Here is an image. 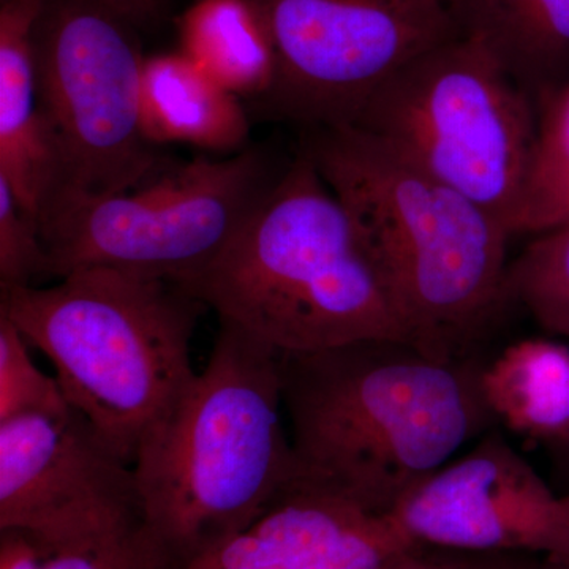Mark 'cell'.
Instances as JSON below:
<instances>
[{
  "mask_svg": "<svg viewBox=\"0 0 569 569\" xmlns=\"http://www.w3.org/2000/svg\"><path fill=\"white\" fill-rule=\"evenodd\" d=\"M470 358L403 340L280 353L299 473L372 516L396 505L496 425Z\"/></svg>",
  "mask_w": 569,
  "mask_h": 569,
  "instance_id": "1",
  "label": "cell"
},
{
  "mask_svg": "<svg viewBox=\"0 0 569 569\" xmlns=\"http://www.w3.org/2000/svg\"><path fill=\"white\" fill-rule=\"evenodd\" d=\"M301 151L350 216L407 342L467 358L507 305L503 224L355 127L306 130Z\"/></svg>",
  "mask_w": 569,
  "mask_h": 569,
  "instance_id": "2",
  "label": "cell"
},
{
  "mask_svg": "<svg viewBox=\"0 0 569 569\" xmlns=\"http://www.w3.org/2000/svg\"><path fill=\"white\" fill-rule=\"evenodd\" d=\"M280 353L220 323L208 365L134 459L142 523L176 569L252 526L299 475Z\"/></svg>",
  "mask_w": 569,
  "mask_h": 569,
  "instance_id": "3",
  "label": "cell"
},
{
  "mask_svg": "<svg viewBox=\"0 0 569 569\" xmlns=\"http://www.w3.org/2000/svg\"><path fill=\"white\" fill-rule=\"evenodd\" d=\"M174 284L283 355L407 342L350 216L305 151L223 252Z\"/></svg>",
  "mask_w": 569,
  "mask_h": 569,
  "instance_id": "4",
  "label": "cell"
},
{
  "mask_svg": "<svg viewBox=\"0 0 569 569\" xmlns=\"http://www.w3.org/2000/svg\"><path fill=\"white\" fill-rule=\"evenodd\" d=\"M203 309L170 280L114 268L0 291V313L50 359L70 407L132 467L197 377L190 343Z\"/></svg>",
  "mask_w": 569,
  "mask_h": 569,
  "instance_id": "5",
  "label": "cell"
},
{
  "mask_svg": "<svg viewBox=\"0 0 569 569\" xmlns=\"http://www.w3.org/2000/svg\"><path fill=\"white\" fill-rule=\"evenodd\" d=\"M348 127L456 190L519 234L538 144V108L478 41L422 52Z\"/></svg>",
  "mask_w": 569,
  "mask_h": 569,
  "instance_id": "6",
  "label": "cell"
},
{
  "mask_svg": "<svg viewBox=\"0 0 569 569\" xmlns=\"http://www.w3.org/2000/svg\"><path fill=\"white\" fill-rule=\"evenodd\" d=\"M277 178L257 149L168 164L148 181L51 209L41 241L56 279L114 268L179 282L216 260Z\"/></svg>",
  "mask_w": 569,
  "mask_h": 569,
  "instance_id": "7",
  "label": "cell"
},
{
  "mask_svg": "<svg viewBox=\"0 0 569 569\" xmlns=\"http://www.w3.org/2000/svg\"><path fill=\"white\" fill-rule=\"evenodd\" d=\"M41 114L54 160L51 209L126 192L164 170L141 127L140 50L129 24L86 0H48L36 33Z\"/></svg>",
  "mask_w": 569,
  "mask_h": 569,
  "instance_id": "8",
  "label": "cell"
},
{
  "mask_svg": "<svg viewBox=\"0 0 569 569\" xmlns=\"http://www.w3.org/2000/svg\"><path fill=\"white\" fill-rule=\"evenodd\" d=\"M276 52L263 102L305 126H350L422 52L459 37L443 0H257Z\"/></svg>",
  "mask_w": 569,
  "mask_h": 569,
  "instance_id": "9",
  "label": "cell"
},
{
  "mask_svg": "<svg viewBox=\"0 0 569 569\" xmlns=\"http://www.w3.org/2000/svg\"><path fill=\"white\" fill-rule=\"evenodd\" d=\"M141 526L133 467L80 411L0 422V531L26 535L50 557Z\"/></svg>",
  "mask_w": 569,
  "mask_h": 569,
  "instance_id": "10",
  "label": "cell"
},
{
  "mask_svg": "<svg viewBox=\"0 0 569 569\" xmlns=\"http://www.w3.org/2000/svg\"><path fill=\"white\" fill-rule=\"evenodd\" d=\"M388 518L411 545L569 559L563 500L497 433L419 482Z\"/></svg>",
  "mask_w": 569,
  "mask_h": 569,
  "instance_id": "11",
  "label": "cell"
},
{
  "mask_svg": "<svg viewBox=\"0 0 569 569\" xmlns=\"http://www.w3.org/2000/svg\"><path fill=\"white\" fill-rule=\"evenodd\" d=\"M47 6L2 0L0 7V178L39 227L54 183L37 80L36 33Z\"/></svg>",
  "mask_w": 569,
  "mask_h": 569,
  "instance_id": "12",
  "label": "cell"
},
{
  "mask_svg": "<svg viewBox=\"0 0 569 569\" xmlns=\"http://www.w3.org/2000/svg\"><path fill=\"white\" fill-rule=\"evenodd\" d=\"M462 37L478 41L539 104L569 82V0H443Z\"/></svg>",
  "mask_w": 569,
  "mask_h": 569,
  "instance_id": "13",
  "label": "cell"
},
{
  "mask_svg": "<svg viewBox=\"0 0 569 569\" xmlns=\"http://www.w3.org/2000/svg\"><path fill=\"white\" fill-rule=\"evenodd\" d=\"M141 127L151 144H189L233 156L244 151L250 126L241 100L183 52L144 58Z\"/></svg>",
  "mask_w": 569,
  "mask_h": 569,
  "instance_id": "14",
  "label": "cell"
},
{
  "mask_svg": "<svg viewBox=\"0 0 569 569\" xmlns=\"http://www.w3.org/2000/svg\"><path fill=\"white\" fill-rule=\"evenodd\" d=\"M482 392L493 418L512 432L563 447L569 440V348L526 339L482 366Z\"/></svg>",
  "mask_w": 569,
  "mask_h": 569,
  "instance_id": "15",
  "label": "cell"
},
{
  "mask_svg": "<svg viewBox=\"0 0 569 569\" xmlns=\"http://www.w3.org/2000/svg\"><path fill=\"white\" fill-rule=\"evenodd\" d=\"M178 28L181 52L239 99L271 91L274 44L257 0H194Z\"/></svg>",
  "mask_w": 569,
  "mask_h": 569,
  "instance_id": "16",
  "label": "cell"
},
{
  "mask_svg": "<svg viewBox=\"0 0 569 569\" xmlns=\"http://www.w3.org/2000/svg\"><path fill=\"white\" fill-rule=\"evenodd\" d=\"M505 296L549 335L569 337V222L537 234L508 264Z\"/></svg>",
  "mask_w": 569,
  "mask_h": 569,
  "instance_id": "17",
  "label": "cell"
},
{
  "mask_svg": "<svg viewBox=\"0 0 569 569\" xmlns=\"http://www.w3.org/2000/svg\"><path fill=\"white\" fill-rule=\"evenodd\" d=\"M569 222V82L538 108V144L519 234Z\"/></svg>",
  "mask_w": 569,
  "mask_h": 569,
  "instance_id": "18",
  "label": "cell"
},
{
  "mask_svg": "<svg viewBox=\"0 0 569 569\" xmlns=\"http://www.w3.org/2000/svg\"><path fill=\"white\" fill-rule=\"evenodd\" d=\"M31 343L0 313V422L31 413H63L70 403L58 378L37 367Z\"/></svg>",
  "mask_w": 569,
  "mask_h": 569,
  "instance_id": "19",
  "label": "cell"
},
{
  "mask_svg": "<svg viewBox=\"0 0 569 569\" xmlns=\"http://www.w3.org/2000/svg\"><path fill=\"white\" fill-rule=\"evenodd\" d=\"M39 277H51L39 223L0 178V290L36 287Z\"/></svg>",
  "mask_w": 569,
  "mask_h": 569,
  "instance_id": "20",
  "label": "cell"
},
{
  "mask_svg": "<svg viewBox=\"0 0 569 569\" xmlns=\"http://www.w3.org/2000/svg\"><path fill=\"white\" fill-rule=\"evenodd\" d=\"M40 569H176L144 526L99 545L44 557Z\"/></svg>",
  "mask_w": 569,
  "mask_h": 569,
  "instance_id": "21",
  "label": "cell"
},
{
  "mask_svg": "<svg viewBox=\"0 0 569 569\" xmlns=\"http://www.w3.org/2000/svg\"><path fill=\"white\" fill-rule=\"evenodd\" d=\"M473 557L471 553L455 552L427 548V546H408L397 550L385 560L380 569H471Z\"/></svg>",
  "mask_w": 569,
  "mask_h": 569,
  "instance_id": "22",
  "label": "cell"
},
{
  "mask_svg": "<svg viewBox=\"0 0 569 569\" xmlns=\"http://www.w3.org/2000/svg\"><path fill=\"white\" fill-rule=\"evenodd\" d=\"M129 26H146L159 20L168 0H86Z\"/></svg>",
  "mask_w": 569,
  "mask_h": 569,
  "instance_id": "23",
  "label": "cell"
},
{
  "mask_svg": "<svg viewBox=\"0 0 569 569\" xmlns=\"http://www.w3.org/2000/svg\"><path fill=\"white\" fill-rule=\"evenodd\" d=\"M43 553L18 531H0V569H40Z\"/></svg>",
  "mask_w": 569,
  "mask_h": 569,
  "instance_id": "24",
  "label": "cell"
},
{
  "mask_svg": "<svg viewBox=\"0 0 569 569\" xmlns=\"http://www.w3.org/2000/svg\"><path fill=\"white\" fill-rule=\"evenodd\" d=\"M471 569H567L563 559L535 553H471Z\"/></svg>",
  "mask_w": 569,
  "mask_h": 569,
  "instance_id": "25",
  "label": "cell"
},
{
  "mask_svg": "<svg viewBox=\"0 0 569 569\" xmlns=\"http://www.w3.org/2000/svg\"><path fill=\"white\" fill-rule=\"evenodd\" d=\"M559 449H560L561 456H563V459L567 460L568 466H569V440L567 441V443L563 445V447H560Z\"/></svg>",
  "mask_w": 569,
  "mask_h": 569,
  "instance_id": "26",
  "label": "cell"
},
{
  "mask_svg": "<svg viewBox=\"0 0 569 569\" xmlns=\"http://www.w3.org/2000/svg\"><path fill=\"white\" fill-rule=\"evenodd\" d=\"M561 500H563L565 511H567L568 520H569V493L567 496H561Z\"/></svg>",
  "mask_w": 569,
  "mask_h": 569,
  "instance_id": "27",
  "label": "cell"
},
{
  "mask_svg": "<svg viewBox=\"0 0 569 569\" xmlns=\"http://www.w3.org/2000/svg\"><path fill=\"white\" fill-rule=\"evenodd\" d=\"M565 560V565H567V568L569 569V559H563Z\"/></svg>",
  "mask_w": 569,
  "mask_h": 569,
  "instance_id": "28",
  "label": "cell"
}]
</instances>
